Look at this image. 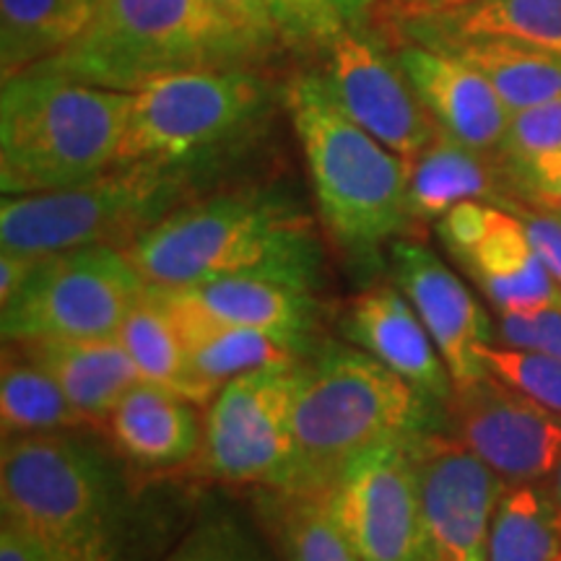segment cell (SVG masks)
<instances>
[{"mask_svg":"<svg viewBox=\"0 0 561 561\" xmlns=\"http://www.w3.org/2000/svg\"><path fill=\"white\" fill-rule=\"evenodd\" d=\"M125 255L149 286L210 278H268L320 286L322 244L305 208L273 187L191 198L136 237Z\"/></svg>","mask_w":561,"mask_h":561,"instance_id":"cell-1","label":"cell"},{"mask_svg":"<svg viewBox=\"0 0 561 561\" xmlns=\"http://www.w3.org/2000/svg\"><path fill=\"white\" fill-rule=\"evenodd\" d=\"M447 426L445 405L359 346L325 343L301 364L286 494L322 496L351 460Z\"/></svg>","mask_w":561,"mask_h":561,"instance_id":"cell-2","label":"cell"},{"mask_svg":"<svg viewBox=\"0 0 561 561\" xmlns=\"http://www.w3.org/2000/svg\"><path fill=\"white\" fill-rule=\"evenodd\" d=\"M3 523L58 561H128L130 491L115 458L73 432L3 437Z\"/></svg>","mask_w":561,"mask_h":561,"instance_id":"cell-3","label":"cell"},{"mask_svg":"<svg viewBox=\"0 0 561 561\" xmlns=\"http://www.w3.org/2000/svg\"><path fill=\"white\" fill-rule=\"evenodd\" d=\"M273 50L214 0H102L89 32L32 70L136 91L187 70L255 68Z\"/></svg>","mask_w":561,"mask_h":561,"instance_id":"cell-4","label":"cell"},{"mask_svg":"<svg viewBox=\"0 0 561 561\" xmlns=\"http://www.w3.org/2000/svg\"><path fill=\"white\" fill-rule=\"evenodd\" d=\"M286 110L307 161L320 219L356 261L369 263L409 231V161L359 128L318 73L286 83Z\"/></svg>","mask_w":561,"mask_h":561,"instance_id":"cell-5","label":"cell"},{"mask_svg":"<svg viewBox=\"0 0 561 561\" xmlns=\"http://www.w3.org/2000/svg\"><path fill=\"white\" fill-rule=\"evenodd\" d=\"M130 91L24 70L0 91L3 195L66 191L117 167Z\"/></svg>","mask_w":561,"mask_h":561,"instance_id":"cell-6","label":"cell"},{"mask_svg":"<svg viewBox=\"0 0 561 561\" xmlns=\"http://www.w3.org/2000/svg\"><path fill=\"white\" fill-rule=\"evenodd\" d=\"M185 201H191L187 170L117 164L66 191L5 195L0 203V248L34 257L94 244L125 250Z\"/></svg>","mask_w":561,"mask_h":561,"instance_id":"cell-7","label":"cell"},{"mask_svg":"<svg viewBox=\"0 0 561 561\" xmlns=\"http://www.w3.org/2000/svg\"><path fill=\"white\" fill-rule=\"evenodd\" d=\"M273 87L255 68L187 70L130 91L117 164L193 172L261 128Z\"/></svg>","mask_w":561,"mask_h":561,"instance_id":"cell-8","label":"cell"},{"mask_svg":"<svg viewBox=\"0 0 561 561\" xmlns=\"http://www.w3.org/2000/svg\"><path fill=\"white\" fill-rule=\"evenodd\" d=\"M149 284L121 248L94 244L39 257L3 307V339H112Z\"/></svg>","mask_w":561,"mask_h":561,"instance_id":"cell-9","label":"cell"},{"mask_svg":"<svg viewBox=\"0 0 561 561\" xmlns=\"http://www.w3.org/2000/svg\"><path fill=\"white\" fill-rule=\"evenodd\" d=\"M301 364L250 371L219 390L203 426V466L214 479L286 489Z\"/></svg>","mask_w":561,"mask_h":561,"instance_id":"cell-10","label":"cell"},{"mask_svg":"<svg viewBox=\"0 0 561 561\" xmlns=\"http://www.w3.org/2000/svg\"><path fill=\"white\" fill-rule=\"evenodd\" d=\"M409 453L424 561H486L491 517L507 489L502 476L445 432L411 439Z\"/></svg>","mask_w":561,"mask_h":561,"instance_id":"cell-11","label":"cell"},{"mask_svg":"<svg viewBox=\"0 0 561 561\" xmlns=\"http://www.w3.org/2000/svg\"><path fill=\"white\" fill-rule=\"evenodd\" d=\"M445 413L453 437L504 483H533L557 471L561 419L491 371L471 382H455Z\"/></svg>","mask_w":561,"mask_h":561,"instance_id":"cell-12","label":"cell"},{"mask_svg":"<svg viewBox=\"0 0 561 561\" xmlns=\"http://www.w3.org/2000/svg\"><path fill=\"white\" fill-rule=\"evenodd\" d=\"M320 81L359 128L411 161L434 138L437 123L405 79L396 53L367 30H346L320 50Z\"/></svg>","mask_w":561,"mask_h":561,"instance_id":"cell-13","label":"cell"},{"mask_svg":"<svg viewBox=\"0 0 561 561\" xmlns=\"http://www.w3.org/2000/svg\"><path fill=\"white\" fill-rule=\"evenodd\" d=\"M322 500L362 561H424L409 442L351 460Z\"/></svg>","mask_w":561,"mask_h":561,"instance_id":"cell-14","label":"cell"},{"mask_svg":"<svg viewBox=\"0 0 561 561\" xmlns=\"http://www.w3.org/2000/svg\"><path fill=\"white\" fill-rule=\"evenodd\" d=\"M437 234L500 312L561 307V286L546 271L520 216L483 201H462L437 221Z\"/></svg>","mask_w":561,"mask_h":561,"instance_id":"cell-15","label":"cell"},{"mask_svg":"<svg viewBox=\"0 0 561 561\" xmlns=\"http://www.w3.org/2000/svg\"><path fill=\"white\" fill-rule=\"evenodd\" d=\"M390 268L396 286L430 331L453 382H471L486 375L479 348L491 343V322L458 273L409 237L390 244Z\"/></svg>","mask_w":561,"mask_h":561,"instance_id":"cell-16","label":"cell"},{"mask_svg":"<svg viewBox=\"0 0 561 561\" xmlns=\"http://www.w3.org/2000/svg\"><path fill=\"white\" fill-rule=\"evenodd\" d=\"M396 60L437 128L471 149L502 153L512 112L466 60L416 42H392Z\"/></svg>","mask_w":561,"mask_h":561,"instance_id":"cell-17","label":"cell"},{"mask_svg":"<svg viewBox=\"0 0 561 561\" xmlns=\"http://www.w3.org/2000/svg\"><path fill=\"white\" fill-rule=\"evenodd\" d=\"M343 335L434 401L442 405L450 401L455 385L450 371L398 286H375L356 297L343 318Z\"/></svg>","mask_w":561,"mask_h":561,"instance_id":"cell-18","label":"cell"},{"mask_svg":"<svg viewBox=\"0 0 561 561\" xmlns=\"http://www.w3.org/2000/svg\"><path fill=\"white\" fill-rule=\"evenodd\" d=\"M462 201H483L507 210L520 203L502 153L471 149L437 128L419 157L409 161L411 224L439 221Z\"/></svg>","mask_w":561,"mask_h":561,"instance_id":"cell-19","label":"cell"},{"mask_svg":"<svg viewBox=\"0 0 561 561\" xmlns=\"http://www.w3.org/2000/svg\"><path fill=\"white\" fill-rule=\"evenodd\" d=\"M371 21L388 26L392 42L424 34L500 37L561 55V0H473L455 9H401L377 0Z\"/></svg>","mask_w":561,"mask_h":561,"instance_id":"cell-20","label":"cell"},{"mask_svg":"<svg viewBox=\"0 0 561 561\" xmlns=\"http://www.w3.org/2000/svg\"><path fill=\"white\" fill-rule=\"evenodd\" d=\"M153 291L164 301L174 325H178L193 375L216 396L224 385L237 380V377L301 359L299 351L289 343L273 339L268 333L214 318L178 289L153 286Z\"/></svg>","mask_w":561,"mask_h":561,"instance_id":"cell-21","label":"cell"},{"mask_svg":"<svg viewBox=\"0 0 561 561\" xmlns=\"http://www.w3.org/2000/svg\"><path fill=\"white\" fill-rule=\"evenodd\" d=\"M5 343H11L13 354L45 369L89 421L107 419L125 392L140 382V371L117 335Z\"/></svg>","mask_w":561,"mask_h":561,"instance_id":"cell-22","label":"cell"},{"mask_svg":"<svg viewBox=\"0 0 561 561\" xmlns=\"http://www.w3.org/2000/svg\"><path fill=\"white\" fill-rule=\"evenodd\" d=\"M231 325L252 328L289 343L305 354L318 325L314 294L268 278H210L191 286H170Z\"/></svg>","mask_w":561,"mask_h":561,"instance_id":"cell-23","label":"cell"},{"mask_svg":"<svg viewBox=\"0 0 561 561\" xmlns=\"http://www.w3.org/2000/svg\"><path fill=\"white\" fill-rule=\"evenodd\" d=\"M107 430L125 458L144 468H174L203 445L195 403L140 380L110 413Z\"/></svg>","mask_w":561,"mask_h":561,"instance_id":"cell-24","label":"cell"},{"mask_svg":"<svg viewBox=\"0 0 561 561\" xmlns=\"http://www.w3.org/2000/svg\"><path fill=\"white\" fill-rule=\"evenodd\" d=\"M403 42H416L466 60L494 87L512 115L561 96L559 53L500 37H455V34H424Z\"/></svg>","mask_w":561,"mask_h":561,"instance_id":"cell-25","label":"cell"},{"mask_svg":"<svg viewBox=\"0 0 561 561\" xmlns=\"http://www.w3.org/2000/svg\"><path fill=\"white\" fill-rule=\"evenodd\" d=\"M102 0H0L3 79L58 58L94 24Z\"/></svg>","mask_w":561,"mask_h":561,"instance_id":"cell-26","label":"cell"},{"mask_svg":"<svg viewBox=\"0 0 561 561\" xmlns=\"http://www.w3.org/2000/svg\"><path fill=\"white\" fill-rule=\"evenodd\" d=\"M117 339L138 367L140 380L178 392L195 405L214 403L216 392L193 375L178 325L153 286L130 307Z\"/></svg>","mask_w":561,"mask_h":561,"instance_id":"cell-27","label":"cell"},{"mask_svg":"<svg viewBox=\"0 0 561 561\" xmlns=\"http://www.w3.org/2000/svg\"><path fill=\"white\" fill-rule=\"evenodd\" d=\"M561 515L551 494L512 483L491 517L486 561H559Z\"/></svg>","mask_w":561,"mask_h":561,"instance_id":"cell-28","label":"cell"},{"mask_svg":"<svg viewBox=\"0 0 561 561\" xmlns=\"http://www.w3.org/2000/svg\"><path fill=\"white\" fill-rule=\"evenodd\" d=\"M0 419L3 437L73 432L89 421L45 369L13 351H5L0 375Z\"/></svg>","mask_w":561,"mask_h":561,"instance_id":"cell-29","label":"cell"},{"mask_svg":"<svg viewBox=\"0 0 561 561\" xmlns=\"http://www.w3.org/2000/svg\"><path fill=\"white\" fill-rule=\"evenodd\" d=\"M271 510L286 561H362L333 523L322 496L273 491Z\"/></svg>","mask_w":561,"mask_h":561,"instance_id":"cell-30","label":"cell"},{"mask_svg":"<svg viewBox=\"0 0 561 561\" xmlns=\"http://www.w3.org/2000/svg\"><path fill=\"white\" fill-rule=\"evenodd\" d=\"M278 42L297 50L320 53L346 30H364L377 0H268Z\"/></svg>","mask_w":561,"mask_h":561,"instance_id":"cell-31","label":"cell"},{"mask_svg":"<svg viewBox=\"0 0 561 561\" xmlns=\"http://www.w3.org/2000/svg\"><path fill=\"white\" fill-rule=\"evenodd\" d=\"M479 359L491 375H496L512 388H517L543 409L561 419V359L541 351H525L510 346H481Z\"/></svg>","mask_w":561,"mask_h":561,"instance_id":"cell-32","label":"cell"},{"mask_svg":"<svg viewBox=\"0 0 561 561\" xmlns=\"http://www.w3.org/2000/svg\"><path fill=\"white\" fill-rule=\"evenodd\" d=\"M164 561H271L252 533L231 515L201 520Z\"/></svg>","mask_w":561,"mask_h":561,"instance_id":"cell-33","label":"cell"},{"mask_svg":"<svg viewBox=\"0 0 561 561\" xmlns=\"http://www.w3.org/2000/svg\"><path fill=\"white\" fill-rule=\"evenodd\" d=\"M561 151V96L515 112L504 138V157L528 159L536 153Z\"/></svg>","mask_w":561,"mask_h":561,"instance_id":"cell-34","label":"cell"},{"mask_svg":"<svg viewBox=\"0 0 561 561\" xmlns=\"http://www.w3.org/2000/svg\"><path fill=\"white\" fill-rule=\"evenodd\" d=\"M504 161H507L517 201L561 216V151L536 153L528 159L504 157Z\"/></svg>","mask_w":561,"mask_h":561,"instance_id":"cell-35","label":"cell"},{"mask_svg":"<svg viewBox=\"0 0 561 561\" xmlns=\"http://www.w3.org/2000/svg\"><path fill=\"white\" fill-rule=\"evenodd\" d=\"M500 339L510 348L541 351L561 359V307H546L533 314L500 312Z\"/></svg>","mask_w":561,"mask_h":561,"instance_id":"cell-36","label":"cell"},{"mask_svg":"<svg viewBox=\"0 0 561 561\" xmlns=\"http://www.w3.org/2000/svg\"><path fill=\"white\" fill-rule=\"evenodd\" d=\"M512 214L520 216L533 250L541 257L551 278L561 286V216L553 210L530 206V203H517Z\"/></svg>","mask_w":561,"mask_h":561,"instance_id":"cell-37","label":"cell"},{"mask_svg":"<svg viewBox=\"0 0 561 561\" xmlns=\"http://www.w3.org/2000/svg\"><path fill=\"white\" fill-rule=\"evenodd\" d=\"M219 9L242 24L244 30L255 34L257 39H263L265 45L276 47L278 45V34L273 30L271 21V9L268 0H214Z\"/></svg>","mask_w":561,"mask_h":561,"instance_id":"cell-38","label":"cell"},{"mask_svg":"<svg viewBox=\"0 0 561 561\" xmlns=\"http://www.w3.org/2000/svg\"><path fill=\"white\" fill-rule=\"evenodd\" d=\"M37 261L39 257L24 255V252L3 250V257H0V305L11 301L21 289H24V284L30 280Z\"/></svg>","mask_w":561,"mask_h":561,"instance_id":"cell-39","label":"cell"},{"mask_svg":"<svg viewBox=\"0 0 561 561\" xmlns=\"http://www.w3.org/2000/svg\"><path fill=\"white\" fill-rule=\"evenodd\" d=\"M0 561H58V559H53L37 541H32V538L24 536L19 528L3 523V530H0Z\"/></svg>","mask_w":561,"mask_h":561,"instance_id":"cell-40","label":"cell"},{"mask_svg":"<svg viewBox=\"0 0 561 561\" xmlns=\"http://www.w3.org/2000/svg\"><path fill=\"white\" fill-rule=\"evenodd\" d=\"M392 5L401 9H419V11H434V9H455V5L473 3V0H388Z\"/></svg>","mask_w":561,"mask_h":561,"instance_id":"cell-41","label":"cell"},{"mask_svg":"<svg viewBox=\"0 0 561 561\" xmlns=\"http://www.w3.org/2000/svg\"><path fill=\"white\" fill-rule=\"evenodd\" d=\"M551 500L557 502V510H559V515H561V460H559V466H557V471L551 473Z\"/></svg>","mask_w":561,"mask_h":561,"instance_id":"cell-42","label":"cell"},{"mask_svg":"<svg viewBox=\"0 0 561 561\" xmlns=\"http://www.w3.org/2000/svg\"><path fill=\"white\" fill-rule=\"evenodd\" d=\"M559 561H561V559H559Z\"/></svg>","mask_w":561,"mask_h":561,"instance_id":"cell-43","label":"cell"}]
</instances>
